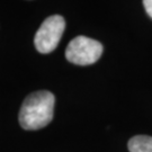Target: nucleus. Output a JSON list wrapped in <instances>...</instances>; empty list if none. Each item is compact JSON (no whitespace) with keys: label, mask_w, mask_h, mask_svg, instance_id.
Instances as JSON below:
<instances>
[{"label":"nucleus","mask_w":152,"mask_h":152,"mask_svg":"<svg viewBox=\"0 0 152 152\" xmlns=\"http://www.w3.org/2000/svg\"><path fill=\"white\" fill-rule=\"evenodd\" d=\"M55 98L52 92L39 90L28 95L19 110V124L24 130L43 129L53 120Z\"/></svg>","instance_id":"1"},{"label":"nucleus","mask_w":152,"mask_h":152,"mask_svg":"<svg viewBox=\"0 0 152 152\" xmlns=\"http://www.w3.org/2000/svg\"><path fill=\"white\" fill-rule=\"evenodd\" d=\"M103 45L87 36H77L65 50L66 60L78 65H89L99 60L103 54Z\"/></svg>","instance_id":"2"},{"label":"nucleus","mask_w":152,"mask_h":152,"mask_svg":"<svg viewBox=\"0 0 152 152\" xmlns=\"http://www.w3.org/2000/svg\"><path fill=\"white\" fill-rule=\"evenodd\" d=\"M64 18L60 15L48 17L36 32L34 44L39 53L48 54L53 52L60 42L62 34L64 32Z\"/></svg>","instance_id":"3"},{"label":"nucleus","mask_w":152,"mask_h":152,"mask_svg":"<svg viewBox=\"0 0 152 152\" xmlns=\"http://www.w3.org/2000/svg\"><path fill=\"white\" fill-rule=\"evenodd\" d=\"M130 152H152V136H133L127 143Z\"/></svg>","instance_id":"4"},{"label":"nucleus","mask_w":152,"mask_h":152,"mask_svg":"<svg viewBox=\"0 0 152 152\" xmlns=\"http://www.w3.org/2000/svg\"><path fill=\"white\" fill-rule=\"evenodd\" d=\"M143 6L147 14L152 18V0H143Z\"/></svg>","instance_id":"5"}]
</instances>
